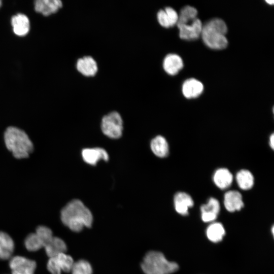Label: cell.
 <instances>
[{
  "instance_id": "cell-1",
  "label": "cell",
  "mask_w": 274,
  "mask_h": 274,
  "mask_svg": "<svg viewBox=\"0 0 274 274\" xmlns=\"http://www.w3.org/2000/svg\"><path fill=\"white\" fill-rule=\"evenodd\" d=\"M60 218L64 225L74 232L91 227L93 216L90 211L79 199L68 202L61 210Z\"/></svg>"
},
{
  "instance_id": "cell-2",
  "label": "cell",
  "mask_w": 274,
  "mask_h": 274,
  "mask_svg": "<svg viewBox=\"0 0 274 274\" xmlns=\"http://www.w3.org/2000/svg\"><path fill=\"white\" fill-rule=\"evenodd\" d=\"M4 139L7 148L16 158H27L33 150V144L28 135L18 127H8L4 132Z\"/></svg>"
},
{
  "instance_id": "cell-3",
  "label": "cell",
  "mask_w": 274,
  "mask_h": 274,
  "mask_svg": "<svg viewBox=\"0 0 274 274\" xmlns=\"http://www.w3.org/2000/svg\"><path fill=\"white\" fill-rule=\"evenodd\" d=\"M227 27L225 22L220 18H214L202 25L201 36L204 43L213 49H223L228 45L225 37Z\"/></svg>"
},
{
  "instance_id": "cell-4",
  "label": "cell",
  "mask_w": 274,
  "mask_h": 274,
  "mask_svg": "<svg viewBox=\"0 0 274 274\" xmlns=\"http://www.w3.org/2000/svg\"><path fill=\"white\" fill-rule=\"evenodd\" d=\"M141 267L145 274H171L178 269L179 266L167 260L162 253L152 251L145 255Z\"/></svg>"
},
{
  "instance_id": "cell-5",
  "label": "cell",
  "mask_w": 274,
  "mask_h": 274,
  "mask_svg": "<svg viewBox=\"0 0 274 274\" xmlns=\"http://www.w3.org/2000/svg\"><path fill=\"white\" fill-rule=\"evenodd\" d=\"M103 133L111 139H118L122 134L123 120L120 114L112 112L103 117L101 122Z\"/></svg>"
},
{
  "instance_id": "cell-6",
  "label": "cell",
  "mask_w": 274,
  "mask_h": 274,
  "mask_svg": "<svg viewBox=\"0 0 274 274\" xmlns=\"http://www.w3.org/2000/svg\"><path fill=\"white\" fill-rule=\"evenodd\" d=\"M9 265L12 274H34L36 268L35 261L20 256L12 258Z\"/></svg>"
},
{
  "instance_id": "cell-7",
  "label": "cell",
  "mask_w": 274,
  "mask_h": 274,
  "mask_svg": "<svg viewBox=\"0 0 274 274\" xmlns=\"http://www.w3.org/2000/svg\"><path fill=\"white\" fill-rule=\"evenodd\" d=\"M177 25L179 29L181 39L194 40L201 36L203 25L201 20L197 18L191 23Z\"/></svg>"
},
{
  "instance_id": "cell-8",
  "label": "cell",
  "mask_w": 274,
  "mask_h": 274,
  "mask_svg": "<svg viewBox=\"0 0 274 274\" xmlns=\"http://www.w3.org/2000/svg\"><path fill=\"white\" fill-rule=\"evenodd\" d=\"M82 156L86 163L92 165H96L100 160L107 161L109 158L107 152L104 149L98 147L83 149Z\"/></svg>"
},
{
  "instance_id": "cell-9",
  "label": "cell",
  "mask_w": 274,
  "mask_h": 274,
  "mask_svg": "<svg viewBox=\"0 0 274 274\" xmlns=\"http://www.w3.org/2000/svg\"><path fill=\"white\" fill-rule=\"evenodd\" d=\"M201 219L204 222L214 221L217 217L220 211L218 200L213 197L210 198L206 204L200 207Z\"/></svg>"
},
{
  "instance_id": "cell-10",
  "label": "cell",
  "mask_w": 274,
  "mask_h": 274,
  "mask_svg": "<svg viewBox=\"0 0 274 274\" xmlns=\"http://www.w3.org/2000/svg\"><path fill=\"white\" fill-rule=\"evenodd\" d=\"M76 68L79 73L86 77L94 76L98 70L96 61L90 56H85L78 59Z\"/></svg>"
},
{
  "instance_id": "cell-11",
  "label": "cell",
  "mask_w": 274,
  "mask_h": 274,
  "mask_svg": "<svg viewBox=\"0 0 274 274\" xmlns=\"http://www.w3.org/2000/svg\"><path fill=\"white\" fill-rule=\"evenodd\" d=\"M62 6L60 0H37L35 2V11L45 16L56 13Z\"/></svg>"
},
{
  "instance_id": "cell-12",
  "label": "cell",
  "mask_w": 274,
  "mask_h": 274,
  "mask_svg": "<svg viewBox=\"0 0 274 274\" xmlns=\"http://www.w3.org/2000/svg\"><path fill=\"white\" fill-rule=\"evenodd\" d=\"M174 201L176 212L183 216L188 214L189 209L194 204L192 197L184 192L177 193L174 196Z\"/></svg>"
},
{
  "instance_id": "cell-13",
  "label": "cell",
  "mask_w": 274,
  "mask_h": 274,
  "mask_svg": "<svg viewBox=\"0 0 274 274\" xmlns=\"http://www.w3.org/2000/svg\"><path fill=\"white\" fill-rule=\"evenodd\" d=\"M224 204L229 212L240 210L244 207L242 194L236 190L227 192L224 196Z\"/></svg>"
},
{
  "instance_id": "cell-14",
  "label": "cell",
  "mask_w": 274,
  "mask_h": 274,
  "mask_svg": "<svg viewBox=\"0 0 274 274\" xmlns=\"http://www.w3.org/2000/svg\"><path fill=\"white\" fill-rule=\"evenodd\" d=\"M157 19L162 26L169 28L177 24L178 14L173 8L167 7L164 10H160L157 12Z\"/></svg>"
},
{
  "instance_id": "cell-15",
  "label": "cell",
  "mask_w": 274,
  "mask_h": 274,
  "mask_svg": "<svg viewBox=\"0 0 274 274\" xmlns=\"http://www.w3.org/2000/svg\"><path fill=\"white\" fill-rule=\"evenodd\" d=\"M203 90L202 84L194 78L186 80L182 85L183 94L187 98L197 97L201 94Z\"/></svg>"
},
{
  "instance_id": "cell-16",
  "label": "cell",
  "mask_w": 274,
  "mask_h": 274,
  "mask_svg": "<svg viewBox=\"0 0 274 274\" xmlns=\"http://www.w3.org/2000/svg\"><path fill=\"white\" fill-rule=\"evenodd\" d=\"M183 67V60L177 54H168L164 58L163 67L168 75L173 76L177 74Z\"/></svg>"
},
{
  "instance_id": "cell-17",
  "label": "cell",
  "mask_w": 274,
  "mask_h": 274,
  "mask_svg": "<svg viewBox=\"0 0 274 274\" xmlns=\"http://www.w3.org/2000/svg\"><path fill=\"white\" fill-rule=\"evenodd\" d=\"M11 24L14 33L18 36L26 35L30 29L29 19L23 14L13 16L11 19Z\"/></svg>"
},
{
  "instance_id": "cell-18",
  "label": "cell",
  "mask_w": 274,
  "mask_h": 274,
  "mask_svg": "<svg viewBox=\"0 0 274 274\" xmlns=\"http://www.w3.org/2000/svg\"><path fill=\"white\" fill-rule=\"evenodd\" d=\"M44 248L49 258L55 257L62 253H65L67 250L66 245L63 239L56 236H53Z\"/></svg>"
},
{
  "instance_id": "cell-19",
  "label": "cell",
  "mask_w": 274,
  "mask_h": 274,
  "mask_svg": "<svg viewBox=\"0 0 274 274\" xmlns=\"http://www.w3.org/2000/svg\"><path fill=\"white\" fill-rule=\"evenodd\" d=\"M233 176L227 168H220L215 172L213 181L215 185L221 189H224L231 184Z\"/></svg>"
},
{
  "instance_id": "cell-20",
  "label": "cell",
  "mask_w": 274,
  "mask_h": 274,
  "mask_svg": "<svg viewBox=\"0 0 274 274\" xmlns=\"http://www.w3.org/2000/svg\"><path fill=\"white\" fill-rule=\"evenodd\" d=\"M14 243L7 233L0 231V259H9L14 251Z\"/></svg>"
},
{
  "instance_id": "cell-21",
  "label": "cell",
  "mask_w": 274,
  "mask_h": 274,
  "mask_svg": "<svg viewBox=\"0 0 274 274\" xmlns=\"http://www.w3.org/2000/svg\"><path fill=\"white\" fill-rule=\"evenodd\" d=\"M153 153L157 157L164 158L168 154L169 148L166 139L161 135H157L150 143Z\"/></svg>"
},
{
  "instance_id": "cell-22",
  "label": "cell",
  "mask_w": 274,
  "mask_h": 274,
  "mask_svg": "<svg viewBox=\"0 0 274 274\" xmlns=\"http://www.w3.org/2000/svg\"><path fill=\"white\" fill-rule=\"evenodd\" d=\"M207 236L212 242H220L225 234V230L222 224L214 222L211 224L207 229Z\"/></svg>"
},
{
  "instance_id": "cell-23",
  "label": "cell",
  "mask_w": 274,
  "mask_h": 274,
  "mask_svg": "<svg viewBox=\"0 0 274 274\" xmlns=\"http://www.w3.org/2000/svg\"><path fill=\"white\" fill-rule=\"evenodd\" d=\"M236 180L239 188L245 190L251 189L254 182L252 174L247 169L239 170L236 175Z\"/></svg>"
},
{
  "instance_id": "cell-24",
  "label": "cell",
  "mask_w": 274,
  "mask_h": 274,
  "mask_svg": "<svg viewBox=\"0 0 274 274\" xmlns=\"http://www.w3.org/2000/svg\"><path fill=\"white\" fill-rule=\"evenodd\" d=\"M197 10L190 6L183 8L178 14V20L177 25L185 24L192 22L197 18Z\"/></svg>"
},
{
  "instance_id": "cell-25",
  "label": "cell",
  "mask_w": 274,
  "mask_h": 274,
  "mask_svg": "<svg viewBox=\"0 0 274 274\" xmlns=\"http://www.w3.org/2000/svg\"><path fill=\"white\" fill-rule=\"evenodd\" d=\"M55 258L61 271L66 272L71 271L74 261L70 255L62 253L55 256Z\"/></svg>"
},
{
  "instance_id": "cell-26",
  "label": "cell",
  "mask_w": 274,
  "mask_h": 274,
  "mask_svg": "<svg viewBox=\"0 0 274 274\" xmlns=\"http://www.w3.org/2000/svg\"><path fill=\"white\" fill-rule=\"evenodd\" d=\"M71 271L72 274H92V268L89 262L81 259L74 262Z\"/></svg>"
},
{
  "instance_id": "cell-27",
  "label": "cell",
  "mask_w": 274,
  "mask_h": 274,
  "mask_svg": "<svg viewBox=\"0 0 274 274\" xmlns=\"http://www.w3.org/2000/svg\"><path fill=\"white\" fill-rule=\"evenodd\" d=\"M26 249L29 251H37L42 248L43 245L36 233H30L27 235L24 241Z\"/></svg>"
},
{
  "instance_id": "cell-28",
  "label": "cell",
  "mask_w": 274,
  "mask_h": 274,
  "mask_svg": "<svg viewBox=\"0 0 274 274\" xmlns=\"http://www.w3.org/2000/svg\"><path fill=\"white\" fill-rule=\"evenodd\" d=\"M35 233L39 237L43 247H44L53 237L51 230L48 227L44 226H39L37 228Z\"/></svg>"
},
{
  "instance_id": "cell-29",
  "label": "cell",
  "mask_w": 274,
  "mask_h": 274,
  "mask_svg": "<svg viewBox=\"0 0 274 274\" xmlns=\"http://www.w3.org/2000/svg\"><path fill=\"white\" fill-rule=\"evenodd\" d=\"M47 266L48 270L51 274H61L62 271L55 257L49 258Z\"/></svg>"
},
{
  "instance_id": "cell-30",
  "label": "cell",
  "mask_w": 274,
  "mask_h": 274,
  "mask_svg": "<svg viewBox=\"0 0 274 274\" xmlns=\"http://www.w3.org/2000/svg\"><path fill=\"white\" fill-rule=\"evenodd\" d=\"M269 145L270 147L273 149L274 147V135L272 133L269 137Z\"/></svg>"
},
{
  "instance_id": "cell-31",
  "label": "cell",
  "mask_w": 274,
  "mask_h": 274,
  "mask_svg": "<svg viewBox=\"0 0 274 274\" xmlns=\"http://www.w3.org/2000/svg\"><path fill=\"white\" fill-rule=\"evenodd\" d=\"M265 2L269 5H273L274 3V1L273 0H266Z\"/></svg>"
},
{
  "instance_id": "cell-32",
  "label": "cell",
  "mask_w": 274,
  "mask_h": 274,
  "mask_svg": "<svg viewBox=\"0 0 274 274\" xmlns=\"http://www.w3.org/2000/svg\"><path fill=\"white\" fill-rule=\"evenodd\" d=\"M2 1L0 0V8H1V6H2Z\"/></svg>"
}]
</instances>
